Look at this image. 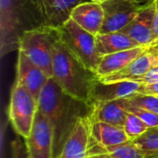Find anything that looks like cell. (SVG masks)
<instances>
[{
    "label": "cell",
    "mask_w": 158,
    "mask_h": 158,
    "mask_svg": "<svg viewBox=\"0 0 158 158\" xmlns=\"http://www.w3.org/2000/svg\"><path fill=\"white\" fill-rule=\"evenodd\" d=\"M90 104L79 101L66 94L55 79L49 78L38 98V111L51 123L55 132V150L63 147L77 119L89 110Z\"/></svg>",
    "instance_id": "6da1fadb"
},
{
    "label": "cell",
    "mask_w": 158,
    "mask_h": 158,
    "mask_svg": "<svg viewBox=\"0 0 158 158\" xmlns=\"http://www.w3.org/2000/svg\"><path fill=\"white\" fill-rule=\"evenodd\" d=\"M44 26L38 0H0V55L19 49L21 36Z\"/></svg>",
    "instance_id": "7a4b0ae2"
},
{
    "label": "cell",
    "mask_w": 158,
    "mask_h": 158,
    "mask_svg": "<svg viewBox=\"0 0 158 158\" xmlns=\"http://www.w3.org/2000/svg\"><path fill=\"white\" fill-rule=\"evenodd\" d=\"M53 78L76 100L90 104L92 87L98 76L89 69L58 38L53 48Z\"/></svg>",
    "instance_id": "3957f363"
},
{
    "label": "cell",
    "mask_w": 158,
    "mask_h": 158,
    "mask_svg": "<svg viewBox=\"0 0 158 158\" xmlns=\"http://www.w3.org/2000/svg\"><path fill=\"white\" fill-rule=\"evenodd\" d=\"M58 38L56 28L44 25L26 31L20 38L18 51L22 52L49 78H52L53 48Z\"/></svg>",
    "instance_id": "277c9868"
},
{
    "label": "cell",
    "mask_w": 158,
    "mask_h": 158,
    "mask_svg": "<svg viewBox=\"0 0 158 158\" xmlns=\"http://www.w3.org/2000/svg\"><path fill=\"white\" fill-rule=\"evenodd\" d=\"M60 41L92 71L96 72L101 61L96 48V36L90 33L72 19L57 28Z\"/></svg>",
    "instance_id": "5b68a950"
},
{
    "label": "cell",
    "mask_w": 158,
    "mask_h": 158,
    "mask_svg": "<svg viewBox=\"0 0 158 158\" xmlns=\"http://www.w3.org/2000/svg\"><path fill=\"white\" fill-rule=\"evenodd\" d=\"M37 111V100L23 86L15 81L10 94L8 118L19 137L27 139L30 136Z\"/></svg>",
    "instance_id": "8992f818"
},
{
    "label": "cell",
    "mask_w": 158,
    "mask_h": 158,
    "mask_svg": "<svg viewBox=\"0 0 158 158\" xmlns=\"http://www.w3.org/2000/svg\"><path fill=\"white\" fill-rule=\"evenodd\" d=\"M25 140L29 158H54L55 132L50 121L37 111L30 136Z\"/></svg>",
    "instance_id": "52a82bcc"
},
{
    "label": "cell",
    "mask_w": 158,
    "mask_h": 158,
    "mask_svg": "<svg viewBox=\"0 0 158 158\" xmlns=\"http://www.w3.org/2000/svg\"><path fill=\"white\" fill-rule=\"evenodd\" d=\"M145 5L133 0H109L103 3L105 19L100 33L121 31Z\"/></svg>",
    "instance_id": "ba28073f"
},
{
    "label": "cell",
    "mask_w": 158,
    "mask_h": 158,
    "mask_svg": "<svg viewBox=\"0 0 158 158\" xmlns=\"http://www.w3.org/2000/svg\"><path fill=\"white\" fill-rule=\"evenodd\" d=\"M89 115L80 117L68 135L58 158H88L91 143Z\"/></svg>",
    "instance_id": "9c48e42d"
},
{
    "label": "cell",
    "mask_w": 158,
    "mask_h": 158,
    "mask_svg": "<svg viewBox=\"0 0 158 158\" xmlns=\"http://www.w3.org/2000/svg\"><path fill=\"white\" fill-rule=\"evenodd\" d=\"M143 87V84L132 81L105 82L97 78L92 87L90 104L128 98L136 94H141Z\"/></svg>",
    "instance_id": "30bf717a"
},
{
    "label": "cell",
    "mask_w": 158,
    "mask_h": 158,
    "mask_svg": "<svg viewBox=\"0 0 158 158\" xmlns=\"http://www.w3.org/2000/svg\"><path fill=\"white\" fill-rule=\"evenodd\" d=\"M157 66L158 41L154 44L150 45L142 55H140L135 60H133L122 70L103 78H99V80L105 82L120 81H136L139 78Z\"/></svg>",
    "instance_id": "8fae6325"
},
{
    "label": "cell",
    "mask_w": 158,
    "mask_h": 158,
    "mask_svg": "<svg viewBox=\"0 0 158 158\" xmlns=\"http://www.w3.org/2000/svg\"><path fill=\"white\" fill-rule=\"evenodd\" d=\"M155 4L154 0L146 4L121 31L130 36L140 45H151L156 43L154 35Z\"/></svg>",
    "instance_id": "7c38bea8"
},
{
    "label": "cell",
    "mask_w": 158,
    "mask_h": 158,
    "mask_svg": "<svg viewBox=\"0 0 158 158\" xmlns=\"http://www.w3.org/2000/svg\"><path fill=\"white\" fill-rule=\"evenodd\" d=\"M49 77L22 52L18 53L16 82L23 86L37 100Z\"/></svg>",
    "instance_id": "4fadbf2b"
},
{
    "label": "cell",
    "mask_w": 158,
    "mask_h": 158,
    "mask_svg": "<svg viewBox=\"0 0 158 158\" xmlns=\"http://www.w3.org/2000/svg\"><path fill=\"white\" fill-rule=\"evenodd\" d=\"M70 19L81 28L96 36L101 32L104 23L105 12L103 6L96 2L84 1L74 7L70 14Z\"/></svg>",
    "instance_id": "5bb4252c"
},
{
    "label": "cell",
    "mask_w": 158,
    "mask_h": 158,
    "mask_svg": "<svg viewBox=\"0 0 158 158\" xmlns=\"http://www.w3.org/2000/svg\"><path fill=\"white\" fill-rule=\"evenodd\" d=\"M44 25L59 28L69 19L74 7L84 0H38Z\"/></svg>",
    "instance_id": "9a60e30c"
},
{
    "label": "cell",
    "mask_w": 158,
    "mask_h": 158,
    "mask_svg": "<svg viewBox=\"0 0 158 158\" xmlns=\"http://www.w3.org/2000/svg\"><path fill=\"white\" fill-rule=\"evenodd\" d=\"M89 118L91 122H105L123 128L128 111L125 109L124 99L90 104Z\"/></svg>",
    "instance_id": "2e32d148"
},
{
    "label": "cell",
    "mask_w": 158,
    "mask_h": 158,
    "mask_svg": "<svg viewBox=\"0 0 158 158\" xmlns=\"http://www.w3.org/2000/svg\"><path fill=\"white\" fill-rule=\"evenodd\" d=\"M149 46L150 45H140L131 49L116 52L102 56L95 72L96 75L98 78H103L122 70L140 55H142Z\"/></svg>",
    "instance_id": "e0dca14e"
},
{
    "label": "cell",
    "mask_w": 158,
    "mask_h": 158,
    "mask_svg": "<svg viewBox=\"0 0 158 158\" xmlns=\"http://www.w3.org/2000/svg\"><path fill=\"white\" fill-rule=\"evenodd\" d=\"M89 154L98 158H158V154H151L138 148L132 141L112 147L98 145L91 136Z\"/></svg>",
    "instance_id": "ac0fdd59"
},
{
    "label": "cell",
    "mask_w": 158,
    "mask_h": 158,
    "mask_svg": "<svg viewBox=\"0 0 158 158\" xmlns=\"http://www.w3.org/2000/svg\"><path fill=\"white\" fill-rule=\"evenodd\" d=\"M92 139L104 148L117 146L131 140L127 136L123 128L105 122H91Z\"/></svg>",
    "instance_id": "d6986e66"
},
{
    "label": "cell",
    "mask_w": 158,
    "mask_h": 158,
    "mask_svg": "<svg viewBox=\"0 0 158 158\" xmlns=\"http://www.w3.org/2000/svg\"><path fill=\"white\" fill-rule=\"evenodd\" d=\"M137 46H140V44L122 31L106 32L96 35V48L100 56Z\"/></svg>",
    "instance_id": "ffe728a7"
},
{
    "label": "cell",
    "mask_w": 158,
    "mask_h": 158,
    "mask_svg": "<svg viewBox=\"0 0 158 158\" xmlns=\"http://www.w3.org/2000/svg\"><path fill=\"white\" fill-rule=\"evenodd\" d=\"M128 106L140 107L151 112L158 113V96L148 94H136L131 97L125 98Z\"/></svg>",
    "instance_id": "44dd1931"
},
{
    "label": "cell",
    "mask_w": 158,
    "mask_h": 158,
    "mask_svg": "<svg viewBox=\"0 0 158 158\" xmlns=\"http://www.w3.org/2000/svg\"><path fill=\"white\" fill-rule=\"evenodd\" d=\"M141 150L151 154H158V127L150 128L145 133L132 141Z\"/></svg>",
    "instance_id": "7402d4cb"
},
{
    "label": "cell",
    "mask_w": 158,
    "mask_h": 158,
    "mask_svg": "<svg viewBox=\"0 0 158 158\" xmlns=\"http://www.w3.org/2000/svg\"><path fill=\"white\" fill-rule=\"evenodd\" d=\"M150 128L141 118H139L134 114L128 112V115H127V118L123 126V130L126 132L127 136L131 141L142 136Z\"/></svg>",
    "instance_id": "603a6c76"
},
{
    "label": "cell",
    "mask_w": 158,
    "mask_h": 158,
    "mask_svg": "<svg viewBox=\"0 0 158 158\" xmlns=\"http://www.w3.org/2000/svg\"><path fill=\"white\" fill-rule=\"evenodd\" d=\"M124 106H125V109L129 113H131V114H134L135 116H137L149 128L158 127V113L151 112V111H148V110H145V109H143L140 107L132 106H128L125 103V100H124Z\"/></svg>",
    "instance_id": "cb8c5ba5"
},
{
    "label": "cell",
    "mask_w": 158,
    "mask_h": 158,
    "mask_svg": "<svg viewBox=\"0 0 158 158\" xmlns=\"http://www.w3.org/2000/svg\"><path fill=\"white\" fill-rule=\"evenodd\" d=\"M11 158H29L26 146L19 139L14 140L11 143Z\"/></svg>",
    "instance_id": "d4e9b609"
},
{
    "label": "cell",
    "mask_w": 158,
    "mask_h": 158,
    "mask_svg": "<svg viewBox=\"0 0 158 158\" xmlns=\"http://www.w3.org/2000/svg\"><path fill=\"white\" fill-rule=\"evenodd\" d=\"M136 82L142 83L143 85L147 84H154V83H158V66L149 70L146 74L139 78Z\"/></svg>",
    "instance_id": "484cf974"
},
{
    "label": "cell",
    "mask_w": 158,
    "mask_h": 158,
    "mask_svg": "<svg viewBox=\"0 0 158 158\" xmlns=\"http://www.w3.org/2000/svg\"><path fill=\"white\" fill-rule=\"evenodd\" d=\"M141 94H154L158 96V83L143 85Z\"/></svg>",
    "instance_id": "4316f807"
},
{
    "label": "cell",
    "mask_w": 158,
    "mask_h": 158,
    "mask_svg": "<svg viewBox=\"0 0 158 158\" xmlns=\"http://www.w3.org/2000/svg\"><path fill=\"white\" fill-rule=\"evenodd\" d=\"M155 4V18H154V35L156 41H158V0H154Z\"/></svg>",
    "instance_id": "83f0119b"
},
{
    "label": "cell",
    "mask_w": 158,
    "mask_h": 158,
    "mask_svg": "<svg viewBox=\"0 0 158 158\" xmlns=\"http://www.w3.org/2000/svg\"><path fill=\"white\" fill-rule=\"evenodd\" d=\"M133 1H136L138 3H142V4H148L149 2H151L152 0H133Z\"/></svg>",
    "instance_id": "f1b7e54d"
},
{
    "label": "cell",
    "mask_w": 158,
    "mask_h": 158,
    "mask_svg": "<svg viewBox=\"0 0 158 158\" xmlns=\"http://www.w3.org/2000/svg\"><path fill=\"white\" fill-rule=\"evenodd\" d=\"M89 1H93V2H96V3H100V4H103L106 1H109V0H89Z\"/></svg>",
    "instance_id": "f546056e"
},
{
    "label": "cell",
    "mask_w": 158,
    "mask_h": 158,
    "mask_svg": "<svg viewBox=\"0 0 158 158\" xmlns=\"http://www.w3.org/2000/svg\"><path fill=\"white\" fill-rule=\"evenodd\" d=\"M88 158H98V157H97V156H94V155L89 154V157Z\"/></svg>",
    "instance_id": "4dcf8cb0"
}]
</instances>
